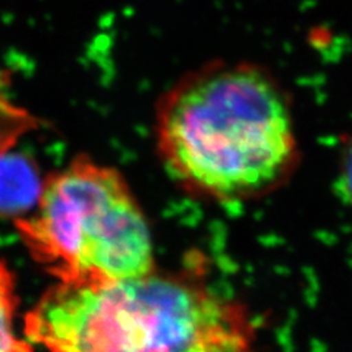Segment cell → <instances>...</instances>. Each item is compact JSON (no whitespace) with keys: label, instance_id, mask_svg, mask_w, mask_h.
Returning a JSON list of instances; mask_svg holds the SVG:
<instances>
[{"label":"cell","instance_id":"6da1fadb","mask_svg":"<svg viewBox=\"0 0 352 352\" xmlns=\"http://www.w3.org/2000/svg\"><path fill=\"white\" fill-rule=\"evenodd\" d=\"M156 137L176 179L223 201L276 188L298 156L282 87L251 63L210 65L186 75L163 97Z\"/></svg>","mask_w":352,"mask_h":352},{"label":"cell","instance_id":"7a4b0ae2","mask_svg":"<svg viewBox=\"0 0 352 352\" xmlns=\"http://www.w3.org/2000/svg\"><path fill=\"white\" fill-rule=\"evenodd\" d=\"M50 352H254L244 308L204 285L154 270L109 282H60L27 316Z\"/></svg>","mask_w":352,"mask_h":352},{"label":"cell","instance_id":"3957f363","mask_svg":"<svg viewBox=\"0 0 352 352\" xmlns=\"http://www.w3.org/2000/svg\"><path fill=\"white\" fill-rule=\"evenodd\" d=\"M18 228L60 282L109 283L154 272L148 222L129 186L115 169L85 157L52 176L37 212Z\"/></svg>","mask_w":352,"mask_h":352},{"label":"cell","instance_id":"277c9868","mask_svg":"<svg viewBox=\"0 0 352 352\" xmlns=\"http://www.w3.org/2000/svg\"><path fill=\"white\" fill-rule=\"evenodd\" d=\"M43 192L36 168L18 153L0 154V214L28 210Z\"/></svg>","mask_w":352,"mask_h":352},{"label":"cell","instance_id":"5b68a950","mask_svg":"<svg viewBox=\"0 0 352 352\" xmlns=\"http://www.w3.org/2000/svg\"><path fill=\"white\" fill-rule=\"evenodd\" d=\"M15 294L12 276L0 261V352H32L28 344L15 335Z\"/></svg>","mask_w":352,"mask_h":352},{"label":"cell","instance_id":"8992f818","mask_svg":"<svg viewBox=\"0 0 352 352\" xmlns=\"http://www.w3.org/2000/svg\"><path fill=\"white\" fill-rule=\"evenodd\" d=\"M340 185H342L344 194L352 204V141L348 144L342 157V166H340Z\"/></svg>","mask_w":352,"mask_h":352}]
</instances>
